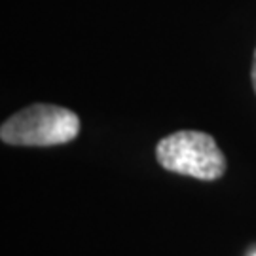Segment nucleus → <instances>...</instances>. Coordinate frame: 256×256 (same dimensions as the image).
I'll return each mask as SVG.
<instances>
[{"label":"nucleus","mask_w":256,"mask_h":256,"mask_svg":"<svg viewBox=\"0 0 256 256\" xmlns=\"http://www.w3.org/2000/svg\"><path fill=\"white\" fill-rule=\"evenodd\" d=\"M80 120L72 110L55 104H30L0 128V138L12 146H54L78 137Z\"/></svg>","instance_id":"1"},{"label":"nucleus","mask_w":256,"mask_h":256,"mask_svg":"<svg viewBox=\"0 0 256 256\" xmlns=\"http://www.w3.org/2000/svg\"><path fill=\"white\" fill-rule=\"evenodd\" d=\"M162 167L200 180H216L226 171V158L216 140L203 131H176L156 146Z\"/></svg>","instance_id":"2"},{"label":"nucleus","mask_w":256,"mask_h":256,"mask_svg":"<svg viewBox=\"0 0 256 256\" xmlns=\"http://www.w3.org/2000/svg\"><path fill=\"white\" fill-rule=\"evenodd\" d=\"M252 88L256 92V52H254V61H252Z\"/></svg>","instance_id":"3"},{"label":"nucleus","mask_w":256,"mask_h":256,"mask_svg":"<svg viewBox=\"0 0 256 256\" xmlns=\"http://www.w3.org/2000/svg\"><path fill=\"white\" fill-rule=\"evenodd\" d=\"M254 256H256V254H254Z\"/></svg>","instance_id":"4"}]
</instances>
